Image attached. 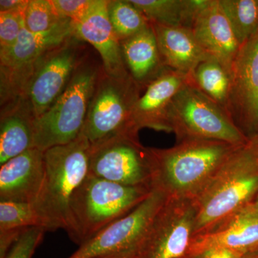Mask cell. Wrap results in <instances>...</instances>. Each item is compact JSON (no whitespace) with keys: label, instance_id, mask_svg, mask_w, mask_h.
<instances>
[{"label":"cell","instance_id":"obj_4","mask_svg":"<svg viewBox=\"0 0 258 258\" xmlns=\"http://www.w3.org/2000/svg\"><path fill=\"white\" fill-rule=\"evenodd\" d=\"M91 145L82 134L74 142L44 152L45 177L34 206L47 231L66 230L70 202L90 173Z\"/></svg>","mask_w":258,"mask_h":258},{"label":"cell","instance_id":"obj_9","mask_svg":"<svg viewBox=\"0 0 258 258\" xmlns=\"http://www.w3.org/2000/svg\"><path fill=\"white\" fill-rule=\"evenodd\" d=\"M167 199L162 191L153 189L133 211L107 226L67 258H137L148 231Z\"/></svg>","mask_w":258,"mask_h":258},{"label":"cell","instance_id":"obj_36","mask_svg":"<svg viewBox=\"0 0 258 258\" xmlns=\"http://www.w3.org/2000/svg\"><path fill=\"white\" fill-rule=\"evenodd\" d=\"M98 258H127L121 257V256H107V257H98Z\"/></svg>","mask_w":258,"mask_h":258},{"label":"cell","instance_id":"obj_5","mask_svg":"<svg viewBox=\"0 0 258 258\" xmlns=\"http://www.w3.org/2000/svg\"><path fill=\"white\" fill-rule=\"evenodd\" d=\"M103 64L88 53L69 86L53 105L35 120L34 148H50L74 142L82 134Z\"/></svg>","mask_w":258,"mask_h":258},{"label":"cell","instance_id":"obj_18","mask_svg":"<svg viewBox=\"0 0 258 258\" xmlns=\"http://www.w3.org/2000/svg\"><path fill=\"white\" fill-rule=\"evenodd\" d=\"M213 248L231 249L242 254L258 250V212L252 205L215 230L193 237L184 258Z\"/></svg>","mask_w":258,"mask_h":258},{"label":"cell","instance_id":"obj_34","mask_svg":"<svg viewBox=\"0 0 258 258\" xmlns=\"http://www.w3.org/2000/svg\"><path fill=\"white\" fill-rule=\"evenodd\" d=\"M241 258H258V250L254 252H249V253L244 254Z\"/></svg>","mask_w":258,"mask_h":258},{"label":"cell","instance_id":"obj_21","mask_svg":"<svg viewBox=\"0 0 258 258\" xmlns=\"http://www.w3.org/2000/svg\"><path fill=\"white\" fill-rule=\"evenodd\" d=\"M120 47L129 74L144 88L166 69L152 25L120 42Z\"/></svg>","mask_w":258,"mask_h":258},{"label":"cell","instance_id":"obj_33","mask_svg":"<svg viewBox=\"0 0 258 258\" xmlns=\"http://www.w3.org/2000/svg\"><path fill=\"white\" fill-rule=\"evenodd\" d=\"M248 144L258 157V132L249 137Z\"/></svg>","mask_w":258,"mask_h":258},{"label":"cell","instance_id":"obj_10","mask_svg":"<svg viewBox=\"0 0 258 258\" xmlns=\"http://www.w3.org/2000/svg\"><path fill=\"white\" fill-rule=\"evenodd\" d=\"M89 174L125 186L152 187L149 147L134 135L119 136L93 146Z\"/></svg>","mask_w":258,"mask_h":258},{"label":"cell","instance_id":"obj_32","mask_svg":"<svg viewBox=\"0 0 258 258\" xmlns=\"http://www.w3.org/2000/svg\"><path fill=\"white\" fill-rule=\"evenodd\" d=\"M29 0H1L0 13H20L25 14Z\"/></svg>","mask_w":258,"mask_h":258},{"label":"cell","instance_id":"obj_15","mask_svg":"<svg viewBox=\"0 0 258 258\" xmlns=\"http://www.w3.org/2000/svg\"><path fill=\"white\" fill-rule=\"evenodd\" d=\"M109 0H96L91 9L74 23L75 36L90 44L97 51L107 75L122 77L129 74L122 55L120 42L108 17Z\"/></svg>","mask_w":258,"mask_h":258},{"label":"cell","instance_id":"obj_22","mask_svg":"<svg viewBox=\"0 0 258 258\" xmlns=\"http://www.w3.org/2000/svg\"><path fill=\"white\" fill-rule=\"evenodd\" d=\"M207 0H131L151 23L191 28Z\"/></svg>","mask_w":258,"mask_h":258},{"label":"cell","instance_id":"obj_27","mask_svg":"<svg viewBox=\"0 0 258 258\" xmlns=\"http://www.w3.org/2000/svg\"><path fill=\"white\" fill-rule=\"evenodd\" d=\"M52 0H29L24 16L25 28L31 32L48 31L62 21Z\"/></svg>","mask_w":258,"mask_h":258},{"label":"cell","instance_id":"obj_20","mask_svg":"<svg viewBox=\"0 0 258 258\" xmlns=\"http://www.w3.org/2000/svg\"><path fill=\"white\" fill-rule=\"evenodd\" d=\"M36 117L26 98L1 107L0 166L34 148Z\"/></svg>","mask_w":258,"mask_h":258},{"label":"cell","instance_id":"obj_14","mask_svg":"<svg viewBox=\"0 0 258 258\" xmlns=\"http://www.w3.org/2000/svg\"><path fill=\"white\" fill-rule=\"evenodd\" d=\"M191 77L166 68L144 88L134 106L132 125L139 133L141 129L152 128L171 133L169 110L171 102Z\"/></svg>","mask_w":258,"mask_h":258},{"label":"cell","instance_id":"obj_30","mask_svg":"<svg viewBox=\"0 0 258 258\" xmlns=\"http://www.w3.org/2000/svg\"><path fill=\"white\" fill-rule=\"evenodd\" d=\"M96 0H52L61 18L69 19L78 23L86 15L94 5Z\"/></svg>","mask_w":258,"mask_h":258},{"label":"cell","instance_id":"obj_6","mask_svg":"<svg viewBox=\"0 0 258 258\" xmlns=\"http://www.w3.org/2000/svg\"><path fill=\"white\" fill-rule=\"evenodd\" d=\"M168 118L176 143L190 139H205L241 147L249 141L228 112L202 92L191 81L176 93Z\"/></svg>","mask_w":258,"mask_h":258},{"label":"cell","instance_id":"obj_13","mask_svg":"<svg viewBox=\"0 0 258 258\" xmlns=\"http://www.w3.org/2000/svg\"><path fill=\"white\" fill-rule=\"evenodd\" d=\"M231 79L228 113L249 138L258 132V31L241 45Z\"/></svg>","mask_w":258,"mask_h":258},{"label":"cell","instance_id":"obj_11","mask_svg":"<svg viewBox=\"0 0 258 258\" xmlns=\"http://www.w3.org/2000/svg\"><path fill=\"white\" fill-rule=\"evenodd\" d=\"M85 43L74 35L39 61L25 96L36 119L64 92L76 69L89 53Z\"/></svg>","mask_w":258,"mask_h":258},{"label":"cell","instance_id":"obj_19","mask_svg":"<svg viewBox=\"0 0 258 258\" xmlns=\"http://www.w3.org/2000/svg\"><path fill=\"white\" fill-rule=\"evenodd\" d=\"M164 67L191 77L200 62L211 57L191 28L152 23Z\"/></svg>","mask_w":258,"mask_h":258},{"label":"cell","instance_id":"obj_8","mask_svg":"<svg viewBox=\"0 0 258 258\" xmlns=\"http://www.w3.org/2000/svg\"><path fill=\"white\" fill-rule=\"evenodd\" d=\"M74 35V23L69 19H63L53 28L43 32L28 31L24 24L14 45L0 49L1 101L25 97L40 59Z\"/></svg>","mask_w":258,"mask_h":258},{"label":"cell","instance_id":"obj_23","mask_svg":"<svg viewBox=\"0 0 258 258\" xmlns=\"http://www.w3.org/2000/svg\"><path fill=\"white\" fill-rule=\"evenodd\" d=\"M191 81L202 92L228 112L232 87L231 71L220 61L210 57L200 62L191 74Z\"/></svg>","mask_w":258,"mask_h":258},{"label":"cell","instance_id":"obj_3","mask_svg":"<svg viewBox=\"0 0 258 258\" xmlns=\"http://www.w3.org/2000/svg\"><path fill=\"white\" fill-rule=\"evenodd\" d=\"M150 186H125L88 174L70 202L66 229L79 246L128 215L152 191Z\"/></svg>","mask_w":258,"mask_h":258},{"label":"cell","instance_id":"obj_28","mask_svg":"<svg viewBox=\"0 0 258 258\" xmlns=\"http://www.w3.org/2000/svg\"><path fill=\"white\" fill-rule=\"evenodd\" d=\"M47 231L41 227H30L24 231L4 258H32L43 240Z\"/></svg>","mask_w":258,"mask_h":258},{"label":"cell","instance_id":"obj_25","mask_svg":"<svg viewBox=\"0 0 258 258\" xmlns=\"http://www.w3.org/2000/svg\"><path fill=\"white\" fill-rule=\"evenodd\" d=\"M108 12L112 27L120 42L152 25L131 0H109Z\"/></svg>","mask_w":258,"mask_h":258},{"label":"cell","instance_id":"obj_7","mask_svg":"<svg viewBox=\"0 0 258 258\" xmlns=\"http://www.w3.org/2000/svg\"><path fill=\"white\" fill-rule=\"evenodd\" d=\"M144 90L130 74L113 77L103 69L82 132L91 147L119 136L139 135L132 125V115Z\"/></svg>","mask_w":258,"mask_h":258},{"label":"cell","instance_id":"obj_16","mask_svg":"<svg viewBox=\"0 0 258 258\" xmlns=\"http://www.w3.org/2000/svg\"><path fill=\"white\" fill-rule=\"evenodd\" d=\"M45 177L44 152L32 148L0 166V201L35 203Z\"/></svg>","mask_w":258,"mask_h":258},{"label":"cell","instance_id":"obj_26","mask_svg":"<svg viewBox=\"0 0 258 258\" xmlns=\"http://www.w3.org/2000/svg\"><path fill=\"white\" fill-rule=\"evenodd\" d=\"M47 225L33 204L0 201V231L25 230Z\"/></svg>","mask_w":258,"mask_h":258},{"label":"cell","instance_id":"obj_12","mask_svg":"<svg viewBox=\"0 0 258 258\" xmlns=\"http://www.w3.org/2000/svg\"><path fill=\"white\" fill-rule=\"evenodd\" d=\"M192 200L167 199L148 231L137 258H184L193 237Z\"/></svg>","mask_w":258,"mask_h":258},{"label":"cell","instance_id":"obj_2","mask_svg":"<svg viewBox=\"0 0 258 258\" xmlns=\"http://www.w3.org/2000/svg\"><path fill=\"white\" fill-rule=\"evenodd\" d=\"M258 193V157L248 142L237 148L192 200L193 237L215 230L252 203Z\"/></svg>","mask_w":258,"mask_h":258},{"label":"cell","instance_id":"obj_1","mask_svg":"<svg viewBox=\"0 0 258 258\" xmlns=\"http://www.w3.org/2000/svg\"><path fill=\"white\" fill-rule=\"evenodd\" d=\"M239 147L205 139L181 141L168 149L149 147L152 189L168 199L193 200Z\"/></svg>","mask_w":258,"mask_h":258},{"label":"cell","instance_id":"obj_35","mask_svg":"<svg viewBox=\"0 0 258 258\" xmlns=\"http://www.w3.org/2000/svg\"><path fill=\"white\" fill-rule=\"evenodd\" d=\"M252 208L254 209L258 212V193L257 195H256L255 198H254V201L252 202V203L251 204Z\"/></svg>","mask_w":258,"mask_h":258},{"label":"cell","instance_id":"obj_24","mask_svg":"<svg viewBox=\"0 0 258 258\" xmlns=\"http://www.w3.org/2000/svg\"><path fill=\"white\" fill-rule=\"evenodd\" d=\"M240 45L258 31V0H219Z\"/></svg>","mask_w":258,"mask_h":258},{"label":"cell","instance_id":"obj_17","mask_svg":"<svg viewBox=\"0 0 258 258\" xmlns=\"http://www.w3.org/2000/svg\"><path fill=\"white\" fill-rule=\"evenodd\" d=\"M191 29L203 50L231 71L241 45L219 0H207Z\"/></svg>","mask_w":258,"mask_h":258},{"label":"cell","instance_id":"obj_31","mask_svg":"<svg viewBox=\"0 0 258 258\" xmlns=\"http://www.w3.org/2000/svg\"><path fill=\"white\" fill-rule=\"evenodd\" d=\"M243 254L224 248L206 249L186 258H241Z\"/></svg>","mask_w":258,"mask_h":258},{"label":"cell","instance_id":"obj_29","mask_svg":"<svg viewBox=\"0 0 258 258\" xmlns=\"http://www.w3.org/2000/svg\"><path fill=\"white\" fill-rule=\"evenodd\" d=\"M25 14L0 13V49L13 46L18 40L24 26Z\"/></svg>","mask_w":258,"mask_h":258}]
</instances>
